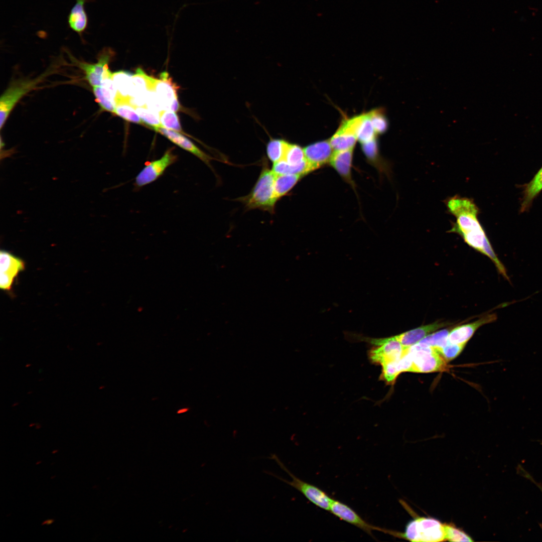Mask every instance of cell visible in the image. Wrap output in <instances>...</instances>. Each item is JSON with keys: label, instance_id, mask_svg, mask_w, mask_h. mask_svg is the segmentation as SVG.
Masks as SVG:
<instances>
[{"label": "cell", "instance_id": "25", "mask_svg": "<svg viewBox=\"0 0 542 542\" xmlns=\"http://www.w3.org/2000/svg\"><path fill=\"white\" fill-rule=\"evenodd\" d=\"M451 330L443 329L430 334L418 343L421 345L440 348L446 345L448 342V335Z\"/></svg>", "mask_w": 542, "mask_h": 542}, {"label": "cell", "instance_id": "28", "mask_svg": "<svg viewBox=\"0 0 542 542\" xmlns=\"http://www.w3.org/2000/svg\"><path fill=\"white\" fill-rule=\"evenodd\" d=\"M376 133L368 113L363 114L357 133V140L361 144L369 142L375 138Z\"/></svg>", "mask_w": 542, "mask_h": 542}, {"label": "cell", "instance_id": "15", "mask_svg": "<svg viewBox=\"0 0 542 542\" xmlns=\"http://www.w3.org/2000/svg\"><path fill=\"white\" fill-rule=\"evenodd\" d=\"M496 319V314H489L474 322L456 326L449 332V342L454 344H466L479 327L494 322Z\"/></svg>", "mask_w": 542, "mask_h": 542}, {"label": "cell", "instance_id": "33", "mask_svg": "<svg viewBox=\"0 0 542 542\" xmlns=\"http://www.w3.org/2000/svg\"><path fill=\"white\" fill-rule=\"evenodd\" d=\"M446 540L450 541H473L464 531L451 524L444 523Z\"/></svg>", "mask_w": 542, "mask_h": 542}, {"label": "cell", "instance_id": "14", "mask_svg": "<svg viewBox=\"0 0 542 542\" xmlns=\"http://www.w3.org/2000/svg\"><path fill=\"white\" fill-rule=\"evenodd\" d=\"M305 159L312 171L329 163L334 150L329 141L318 142L303 148Z\"/></svg>", "mask_w": 542, "mask_h": 542}, {"label": "cell", "instance_id": "13", "mask_svg": "<svg viewBox=\"0 0 542 542\" xmlns=\"http://www.w3.org/2000/svg\"><path fill=\"white\" fill-rule=\"evenodd\" d=\"M0 266L1 289L5 291L10 290L15 278L20 272L25 269V263L20 258L2 250L0 252Z\"/></svg>", "mask_w": 542, "mask_h": 542}, {"label": "cell", "instance_id": "3", "mask_svg": "<svg viewBox=\"0 0 542 542\" xmlns=\"http://www.w3.org/2000/svg\"><path fill=\"white\" fill-rule=\"evenodd\" d=\"M386 534L411 541L437 542L446 540L444 524L432 517H419L409 521L405 531L387 529Z\"/></svg>", "mask_w": 542, "mask_h": 542}, {"label": "cell", "instance_id": "24", "mask_svg": "<svg viewBox=\"0 0 542 542\" xmlns=\"http://www.w3.org/2000/svg\"><path fill=\"white\" fill-rule=\"evenodd\" d=\"M289 142L282 139H270L266 145V154L273 163L284 159Z\"/></svg>", "mask_w": 542, "mask_h": 542}, {"label": "cell", "instance_id": "20", "mask_svg": "<svg viewBox=\"0 0 542 542\" xmlns=\"http://www.w3.org/2000/svg\"><path fill=\"white\" fill-rule=\"evenodd\" d=\"M522 198L520 212L527 211L532 205L533 201L542 191V167L532 180L523 186Z\"/></svg>", "mask_w": 542, "mask_h": 542}, {"label": "cell", "instance_id": "21", "mask_svg": "<svg viewBox=\"0 0 542 542\" xmlns=\"http://www.w3.org/2000/svg\"><path fill=\"white\" fill-rule=\"evenodd\" d=\"M132 75L133 74L128 71L122 70L112 73V80L118 94L115 105L121 102L129 103Z\"/></svg>", "mask_w": 542, "mask_h": 542}, {"label": "cell", "instance_id": "35", "mask_svg": "<svg viewBox=\"0 0 542 542\" xmlns=\"http://www.w3.org/2000/svg\"><path fill=\"white\" fill-rule=\"evenodd\" d=\"M363 153L368 160L373 163H377L378 160V146L376 139L361 144Z\"/></svg>", "mask_w": 542, "mask_h": 542}, {"label": "cell", "instance_id": "19", "mask_svg": "<svg viewBox=\"0 0 542 542\" xmlns=\"http://www.w3.org/2000/svg\"><path fill=\"white\" fill-rule=\"evenodd\" d=\"M94 0H76V3L71 9L68 16V25L77 33L82 40V36L87 28L88 19L85 11V5Z\"/></svg>", "mask_w": 542, "mask_h": 542}, {"label": "cell", "instance_id": "38", "mask_svg": "<svg viewBox=\"0 0 542 542\" xmlns=\"http://www.w3.org/2000/svg\"><path fill=\"white\" fill-rule=\"evenodd\" d=\"M539 525H540V527L541 528V529H542V523H539Z\"/></svg>", "mask_w": 542, "mask_h": 542}, {"label": "cell", "instance_id": "27", "mask_svg": "<svg viewBox=\"0 0 542 542\" xmlns=\"http://www.w3.org/2000/svg\"><path fill=\"white\" fill-rule=\"evenodd\" d=\"M289 165L296 166L299 165L306 160L303 148L297 144L289 143L283 159Z\"/></svg>", "mask_w": 542, "mask_h": 542}, {"label": "cell", "instance_id": "9", "mask_svg": "<svg viewBox=\"0 0 542 542\" xmlns=\"http://www.w3.org/2000/svg\"><path fill=\"white\" fill-rule=\"evenodd\" d=\"M363 114L344 120L330 139L334 151L354 149Z\"/></svg>", "mask_w": 542, "mask_h": 542}, {"label": "cell", "instance_id": "17", "mask_svg": "<svg viewBox=\"0 0 542 542\" xmlns=\"http://www.w3.org/2000/svg\"><path fill=\"white\" fill-rule=\"evenodd\" d=\"M450 324L445 322L436 321L421 326L411 330L395 336L404 348H408L417 344L431 333Z\"/></svg>", "mask_w": 542, "mask_h": 542}, {"label": "cell", "instance_id": "22", "mask_svg": "<svg viewBox=\"0 0 542 542\" xmlns=\"http://www.w3.org/2000/svg\"><path fill=\"white\" fill-rule=\"evenodd\" d=\"M304 176L298 174L276 175L274 188L277 199L288 193Z\"/></svg>", "mask_w": 542, "mask_h": 542}, {"label": "cell", "instance_id": "36", "mask_svg": "<svg viewBox=\"0 0 542 542\" xmlns=\"http://www.w3.org/2000/svg\"><path fill=\"white\" fill-rule=\"evenodd\" d=\"M146 105L149 109L158 114L164 110L161 100L154 90H150L147 92Z\"/></svg>", "mask_w": 542, "mask_h": 542}, {"label": "cell", "instance_id": "6", "mask_svg": "<svg viewBox=\"0 0 542 542\" xmlns=\"http://www.w3.org/2000/svg\"><path fill=\"white\" fill-rule=\"evenodd\" d=\"M270 459L274 460L281 468L291 478L287 480L271 473L272 475L301 492L309 501L324 510L329 511L333 500L325 492L319 487L306 482L294 475L286 467L278 456L272 454Z\"/></svg>", "mask_w": 542, "mask_h": 542}, {"label": "cell", "instance_id": "31", "mask_svg": "<svg viewBox=\"0 0 542 542\" xmlns=\"http://www.w3.org/2000/svg\"><path fill=\"white\" fill-rule=\"evenodd\" d=\"M466 344H454L448 342L440 348H434L447 362L457 357L463 351Z\"/></svg>", "mask_w": 542, "mask_h": 542}, {"label": "cell", "instance_id": "8", "mask_svg": "<svg viewBox=\"0 0 542 542\" xmlns=\"http://www.w3.org/2000/svg\"><path fill=\"white\" fill-rule=\"evenodd\" d=\"M177 156L172 148L167 150L161 158L146 164L135 178L134 185L141 188L148 185L160 177L171 165L175 163Z\"/></svg>", "mask_w": 542, "mask_h": 542}, {"label": "cell", "instance_id": "37", "mask_svg": "<svg viewBox=\"0 0 542 542\" xmlns=\"http://www.w3.org/2000/svg\"><path fill=\"white\" fill-rule=\"evenodd\" d=\"M517 471L519 474L521 475L524 477L526 478L527 479H529L533 483H534L542 492V484L541 483L537 482L534 479H533V477L529 474V473L526 471L521 466H518Z\"/></svg>", "mask_w": 542, "mask_h": 542}, {"label": "cell", "instance_id": "5", "mask_svg": "<svg viewBox=\"0 0 542 542\" xmlns=\"http://www.w3.org/2000/svg\"><path fill=\"white\" fill-rule=\"evenodd\" d=\"M413 363L409 372L429 373L442 371L447 369V362L433 347L417 343L409 347Z\"/></svg>", "mask_w": 542, "mask_h": 542}, {"label": "cell", "instance_id": "10", "mask_svg": "<svg viewBox=\"0 0 542 542\" xmlns=\"http://www.w3.org/2000/svg\"><path fill=\"white\" fill-rule=\"evenodd\" d=\"M114 55V52L110 48H103L97 56V61L89 63L79 60H74L75 64L84 73L85 78L93 87L101 85L103 74L108 68V64Z\"/></svg>", "mask_w": 542, "mask_h": 542}, {"label": "cell", "instance_id": "1", "mask_svg": "<svg viewBox=\"0 0 542 542\" xmlns=\"http://www.w3.org/2000/svg\"><path fill=\"white\" fill-rule=\"evenodd\" d=\"M448 212L456 221L448 231L460 235L474 249L487 256L497 269L503 265L497 257L478 219L480 210L473 199L456 195L444 201Z\"/></svg>", "mask_w": 542, "mask_h": 542}, {"label": "cell", "instance_id": "18", "mask_svg": "<svg viewBox=\"0 0 542 542\" xmlns=\"http://www.w3.org/2000/svg\"><path fill=\"white\" fill-rule=\"evenodd\" d=\"M353 154V149L334 151L329 163L346 182L354 187L351 175Z\"/></svg>", "mask_w": 542, "mask_h": 542}, {"label": "cell", "instance_id": "16", "mask_svg": "<svg viewBox=\"0 0 542 542\" xmlns=\"http://www.w3.org/2000/svg\"><path fill=\"white\" fill-rule=\"evenodd\" d=\"M153 129L166 137L181 148L197 157L207 165L210 167V162L213 158L200 149L186 137L176 131L168 129L162 126L155 127Z\"/></svg>", "mask_w": 542, "mask_h": 542}, {"label": "cell", "instance_id": "34", "mask_svg": "<svg viewBox=\"0 0 542 542\" xmlns=\"http://www.w3.org/2000/svg\"><path fill=\"white\" fill-rule=\"evenodd\" d=\"M93 93L96 102L103 110L114 113L115 104L102 93L100 86L92 87Z\"/></svg>", "mask_w": 542, "mask_h": 542}, {"label": "cell", "instance_id": "23", "mask_svg": "<svg viewBox=\"0 0 542 542\" xmlns=\"http://www.w3.org/2000/svg\"><path fill=\"white\" fill-rule=\"evenodd\" d=\"M272 170L276 175L298 174L305 176L312 172L307 161L299 165L293 166L284 159L274 163Z\"/></svg>", "mask_w": 542, "mask_h": 542}, {"label": "cell", "instance_id": "7", "mask_svg": "<svg viewBox=\"0 0 542 542\" xmlns=\"http://www.w3.org/2000/svg\"><path fill=\"white\" fill-rule=\"evenodd\" d=\"M363 340L373 345L368 352V357L375 364L383 365L398 361L403 354L405 348L395 336L383 338H369L362 337Z\"/></svg>", "mask_w": 542, "mask_h": 542}, {"label": "cell", "instance_id": "2", "mask_svg": "<svg viewBox=\"0 0 542 542\" xmlns=\"http://www.w3.org/2000/svg\"><path fill=\"white\" fill-rule=\"evenodd\" d=\"M276 174L269 170L267 163L264 161L260 175L249 194L240 198L246 209L274 212L275 204L278 200L275 193Z\"/></svg>", "mask_w": 542, "mask_h": 542}, {"label": "cell", "instance_id": "4", "mask_svg": "<svg viewBox=\"0 0 542 542\" xmlns=\"http://www.w3.org/2000/svg\"><path fill=\"white\" fill-rule=\"evenodd\" d=\"M53 72L48 70L34 78H21L12 82L0 98V124L2 129L18 102Z\"/></svg>", "mask_w": 542, "mask_h": 542}, {"label": "cell", "instance_id": "12", "mask_svg": "<svg viewBox=\"0 0 542 542\" xmlns=\"http://www.w3.org/2000/svg\"><path fill=\"white\" fill-rule=\"evenodd\" d=\"M329 511L339 519L361 529L373 537V531L383 532V528L367 522L350 506L339 500L333 499Z\"/></svg>", "mask_w": 542, "mask_h": 542}, {"label": "cell", "instance_id": "30", "mask_svg": "<svg viewBox=\"0 0 542 542\" xmlns=\"http://www.w3.org/2000/svg\"><path fill=\"white\" fill-rule=\"evenodd\" d=\"M142 121L153 128L162 126L159 114L149 109L146 106H134Z\"/></svg>", "mask_w": 542, "mask_h": 542}, {"label": "cell", "instance_id": "32", "mask_svg": "<svg viewBox=\"0 0 542 542\" xmlns=\"http://www.w3.org/2000/svg\"><path fill=\"white\" fill-rule=\"evenodd\" d=\"M376 133L385 132L388 128L387 119L382 109H374L368 113Z\"/></svg>", "mask_w": 542, "mask_h": 542}, {"label": "cell", "instance_id": "26", "mask_svg": "<svg viewBox=\"0 0 542 542\" xmlns=\"http://www.w3.org/2000/svg\"><path fill=\"white\" fill-rule=\"evenodd\" d=\"M114 114L132 122L139 124L143 122L134 106L129 102H122L117 103Z\"/></svg>", "mask_w": 542, "mask_h": 542}, {"label": "cell", "instance_id": "11", "mask_svg": "<svg viewBox=\"0 0 542 542\" xmlns=\"http://www.w3.org/2000/svg\"><path fill=\"white\" fill-rule=\"evenodd\" d=\"M178 88L167 72L161 73L160 79L155 78L154 89L159 96L164 109L177 111L180 105L178 99Z\"/></svg>", "mask_w": 542, "mask_h": 542}, {"label": "cell", "instance_id": "29", "mask_svg": "<svg viewBox=\"0 0 542 542\" xmlns=\"http://www.w3.org/2000/svg\"><path fill=\"white\" fill-rule=\"evenodd\" d=\"M159 119L162 126L175 131H182L179 117L175 111L162 110L159 113Z\"/></svg>", "mask_w": 542, "mask_h": 542}]
</instances>
